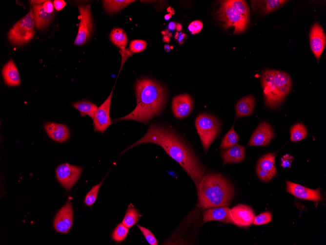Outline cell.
Masks as SVG:
<instances>
[{"label":"cell","instance_id":"cell-29","mask_svg":"<svg viewBox=\"0 0 326 245\" xmlns=\"http://www.w3.org/2000/svg\"><path fill=\"white\" fill-rule=\"evenodd\" d=\"M239 139V135L234 131L233 126L223 138L220 145V148L226 149L231 148L237 144Z\"/></svg>","mask_w":326,"mask_h":245},{"label":"cell","instance_id":"cell-40","mask_svg":"<svg viewBox=\"0 0 326 245\" xmlns=\"http://www.w3.org/2000/svg\"><path fill=\"white\" fill-rule=\"evenodd\" d=\"M55 9L58 11L62 9L66 5V2L63 0H55L53 2Z\"/></svg>","mask_w":326,"mask_h":245},{"label":"cell","instance_id":"cell-24","mask_svg":"<svg viewBox=\"0 0 326 245\" xmlns=\"http://www.w3.org/2000/svg\"><path fill=\"white\" fill-rule=\"evenodd\" d=\"M110 39L116 46L121 48L122 59L125 56L131 55V52L125 49L128 39L125 32L122 29L118 27L114 28L111 31Z\"/></svg>","mask_w":326,"mask_h":245},{"label":"cell","instance_id":"cell-41","mask_svg":"<svg viewBox=\"0 0 326 245\" xmlns=\"http://www.w3.org/2000/svg\"><path fill=\"white\" fill-rule=\"evenodd\" d=\"M177 23L174 22H171L168 24V29L171 30H173L176 29Z\"/></svg>","mask_w":326,"mask_h":245},{"label":"cell","instance_id":"cell-33","mask_svg":"<svg viewBox=\"0 0 326 245\" xmlns=\"http://www.w3.org/2000/svg\"><path fill=\"white\" fill-rule=\"evenodd\" d=\"M272 219L271 213L270 212H265L255 216L253 223L257 225L265 224L270 222Z\"/></svg>","mask_w":326,"mask_h":245},{"label":"cell","instance_id":"cell-11","mask_svg":"<svg viewBox=\"0 0 326 245\" xmlns=\"http://www.w3.org/2000/svg\"><path fill=\"white\" fill-rule=\"evenodd\" d=\"M73 222V210L69 200L67 201L56 214L53 226L60 233L65 234L69 231Z\"/></svg>","mask_w":326,"mask_h":245},{"label":"cell","instance_id":"cell-34","mask_svg":"<svg viewBox=\"0 0 326 245\" xmlns=\"http://www.w3.org/2000/svg\"><path fill=\"white\" fill-rule=\"evenodd\" d=\"M147 46L146 41L142 40L132 41L129 44V49L133 53H138L144 50Z\"/></svg>","mask_w":326,"mask_h":245},{"label":"cell","instance_id":"cell-21","mask_svg":"<svg viewBox=\"0 0 326 245\" xmlns=\"http://www.w3.org/2000/svg\"><path fill=\"white\" fill-rule=\"evenodd\" d=\"M2 74L5 83L9 86H19L20 78L18 68L12 59L3 66Z\"/></svg>","mask_w":326,"mask_h":245},{"label":"cell","instance_id":"cell-2","mask_svg":"<svg viewBox=\"0 0 326 245\" xmlns=\"http://www.w3.org/2000/svg\"><path fill=\"white\" fill-rule=\"evenodd\" d=\"M137 105L128 114L115 121L132 120L146 124L159 115L165 107L167 94L165 88L158 82L149 78L138 80L135 86Z\"/></svg>","mask_w":326,"mask_h":245},{"label":"cell","instance_id":"cell-30","mask_svg":"<svg viewBox=\"0 0 326 245\" xmlns=\"http://www.w3.org/2000/svg\"><path fill=\"white\" fill-rule=\"evenodd\" d=\"M307 135L306 127L302 123L293 125L290 129V140L299 141L305 138Z\"/></svg>","mask_w":326,"mask_h":245},{"label":"cell","instance_id":"cell-31","mask_svg":"<svg viewBox=\"0 0 326 245\" xmlns=\"http://www.w3.org/2000/svg\"><path fill=\"white\" fill-rule=\"evenodd\" d=\"M129 228L125 226L122 223L118 224L112 234V238L116 242L123 241L127 236Z\"/></svg>","mask_w":326,"mask_h":245},{"label":"cell","instance_id":"cell-38","mask_svg":"<svg viewBox=\"0 0 326 245\" xmlns=\"http://www.w3.org/2000/svg\"><path fill=\"white\" fill-rule=\"evenodd\" d=\"M43 8L45 12L47 13H52L54 11V5L50 1H46L42 4Z\"/></svg>","mask_w":326,"mask_h":245},{"label":"cell","instance_id":"cell-23","mask_svg":"<svg viewBox=\"0 0 326 245\" xmlns=\"http://www.w3.org/2000/svg\"><path fill=\"white\" fill-rule=\"evenodd\" d=\"M33 11L35 24L38 29L45 28L49 25L54 15V12L52 13H47L45 12L42 4H34Z\"/></svg>","mask_w":326,"mask_h":245},{"label":"cell","instance_id":"cell-18","mask_svg":"<svg viewBox=\"0 0 326 245\" xmlns=\"http://www.w3.org/2000/svg\"><path fill=\"white\" fill-rule=\"evenodd\" d=\"M44 127L47 135L56 142H63L70 138V131L65 125L47 122L44 124Z\"/></svg>","mask_w":326,"mask_h":245},{"label":"cell","instance_id":"cell-15","mask_svg":"<svg viewBox=\"0 0 326 245\" xmlns=\"http://www.w3.org/2000/svg\"><path fill=\"white\" fill-rule=\"evenodd\" d=\"M274 136V131L271 126L266 122L260 123L252 134L247 145L267 146Z\"/></svg>","mask_w":326,"mask_h":245},{"label":"cell","instance_id":"cell-39","mask_svg":"<svg viewBox=\"0 0 326 245\" xmlns=\"http://www.w3.org/2000/svg\"><path fill=\"white\" fill-rule=\"evenodd\" d=\"M175 39L178 40L180 45H181L185 41L186 39V35L183 32L179 33L177 32L175 34Z\"/></svg>","mask_w":326,"mask_h":245},{"label":"cell","instance_id":"cell-14","mask_svg":"<svg viewBox=\"0 0 326 245\" xmlns=\"http://www.w3.org/2000/svg\"><path fill=\"white\" fill-rule=\"evenodd\" d=\"M286 185L287 192L299 199L315 202L320 201L323 200L319 188L309 189L288 180H286Z\"/></svg>","mask_w":326,"mask_h":245},{"label":"cell","instance_id":"cell-32","mask_svg":"<svg viewBox=\"0 0 326 245\" xmlns=\"http://www.w3.org/2000/svg\"><path fill=\"white\" fill-rule=\"evenodd\" d=\"M104 179L93 186L85 196L84 203L87 206L92 205L96 201L99 191Z\"/></svg>","mask_w":326,"mask_h":245},{"label":"cell","instance_id":"cell-26","mask_svg":"<svg viewBox=\"0 0 326 245\" xmlns=\"http://www.w3.org/2000/svg\"><path fill=\"white\" fill-rule=\"evenodd\" d=\"M72 106L79 111L82 116L88 115L93 119L98 109L94 103L87 100L81 101L72 103Z\"/></svg>","mask_w":326,"mask_h":245},{"label":"cell","instance_id":"cell-43","mask_svg":"<svg viewBox=\"0 0 326 245\" xmlns=\"http://www.w3.org/2000/svg\"><path fill=\"white\" fill-rule=\"evenodd\" d=\"M182 28H183V26H182V25L181 24H180V23H177V24H176V29L177 31H181V30L182 29Z\"/></svg>","mask_w":326,"mask_h":245},{"label":"cell","instance_id":"cell-1","mask_svg":"<svg viewBox=\"0 0 326 245\" xmlns=\"http://www.w3.org/2000/svg\"><path fill=\"white\" fill-rule=\"evenodd\" d=\"M146 143L161 146L168 155L179 163L193 180L198 192L199 183L205 174V167L180 135L170 127L152 123L143 136L122 153L132 147Z\"/></svg>","mask_w":326,"mask_h":245},{"label":"cell","instance_id":"cell-10","mask_svg":"<svg viewBox=\"0 0 326 245\" xmlns=\"http://www.w3.org/2000/svg\"><path fill=\"white\" fill-rule=\"evenodd\" d=\"M276 154V152L267 153L258 160L256 173L262 181H270L276 175L277 171L275 165Z\"/></svg>","mask_w":326,"mask_h":245},{"label":"cell","instance_id":"cell-19","mask_svg":"<svg viewBox=\"0 0 326 245\" xmlns=\"http://www.w3.org/2000/svg\"><path fill=\"white\" fill-rule=\"evenodd\" d=\"M229 212L230 208L226 206L210 208L204 213L203 220L205 223L214 221L233 224Z\"/></svg>","mask_w":326,"mask_h":245},{"label":"cell","instance_id":"cell-27","mask_svg":"<svg viewBox=\"0 0 326 245\" xmlns=\"http://www.w3.org/2000/svg\"><path fill=\"white\" fill-rule=\"evenodd\" d=\"M105 11L109 14H113L125 8L135 1L130 0H102Z\"/></svg>","mask_w":326,"mask_h":245},{"label":"cell","instance_id":"cell-37","mask_svg":"<svg viewBox=\"0 0 326 245\" xmlns=\"http://www.w3.org/2000/svg\"><path fill=\"white\" fill-rule=\"evenodd\" d=\"M293 159H294L293 156L289 154H286L282 156V157L281 158V166L284 168L290 167Z\"/></svg>","mask_w":326,"mask_h":245},{"label":"cell","instance_id":"cell-16","mask_svg":"<svg viewBox=\"0 0 326 245\" xmlns=\"http://www.w3.org/2000/svg\"><path fill=\"white\" fill-rule=\"evenodd\" d=\"M309 41L311 49L319 61L326 46V37L323 28L318 23H315L311 27Z\"/></svg>","mask_w":326,"mask_h":245},{"label":"cell","instance_id":"cell-45","mask_svg":"<svg viewBox=\"0 0 326 245\" xmlns=\"http://www.w3.org/2000/svg\"><path fill=\"white\" fill-rule=\"evenodd\" d=\"M164 47L167 52H169L170 51V47L168 45H165Z\"/></svg>","mask_w":326,"mask_h":245},{"label":"cell","instance_id":"cell-22","mask_svg":"<svg viewBox=\"0 0 326 245\" xmlns=\"http://www.w3.org/2000/svg\"><path fill=\"white\" fill-rule=\"evenodd\" d=\"M287 1L284 0H251V3L254 10L261 14L266 15L278 9Z\"/></svg>","mask_w":326,"mask_h":245},{"label":"cell","instance_id":"cell-25","mask_svg":"<svg viewBox=\"0 0 326 245\" xmlns=\"http://www.w3.org/2000/svg\"><path fill=\"white\" fill-rule=\"evenodd\" d=\"M255 100L253 96L250 95L241 99L235 107L237 118L250 115L253 112Z\"/></svg>","mask_w":326,"mask_h":245},{"label":"cell","instance_id":"cell-12","mask_svg":"<svg viewBox=\"0 0 326 245\" xmlns=\"http://www.w3.org/2000/svg\"><path fill=\"white\" fill-rule=\"evenodd\" d=\"M114 88L105 101L97 109L93 119L94 131L103 133L113 122L110 117L111 97Z\"/></svg>","mask_w":326,"mask_h":245},{"label":"cell","instance_id":"cell-6","mask_svg":"<svg viewBox=\"0 0 326 245\" xmlns=\"http://www.w3.org/2000/svg\"><path fill=\"white\" fill-rule=\"evenodd\" d=\"M195 124L204 150L206 153L220 133L221 123L214 115L202 113L197 116Z\"/></svg>","mask_w":326,"mask_h":245},{"label":"cell","instance_id":"cell-13","mask_svg":"<svg viewBox=\"0 0 326 245\" xmlns=\"http://www.w3.org/2000/svg\"><path fill=\"white\" fill-rule=\"evenodd\" d=\"M229 213L233 224L243 227L251 225L255 216L250 206L242 204L230 209Z\"/></svg>","mask_w":326,"mask_h":245},{"label":"cell","instance_id":"cell-3","mask_svg":"<svg viewBox=\"0 0 326 245\" xmlns=\"http://www.w3.org/2000/svg\"><path fill=\"white\" fill-rule=\"evenodd\" d=\"M235 191L229 181L220 174H204L199 185L198 206L203 209L229 205Z\"/></svg>","mask_w":326,"mask_h":245},{"label":"cell","instance_id":"cell-9","mask_svg":"<svg viewBox=\"0 0 326 245\" xmlns=\"http://www.w3.org/2000/svg\"><path fill=\"white\" fill-rule=\"evenodd\" d=\"M82 171L81 167L64 163L57 167L56 176L61 185L69 190L79 179Z\"/></svg>","mask_w":326,"mask_h":245},{"label":"cell","instance_id":"cell-17","mask_svg":"<svg viewBox=\"0 0 326 245\" xmlns=\"http://www.w3.org/2000/svg\"><path fill=\"white\" fill-rule=\"evenodd\" d=\"M194 105L193 100L188 94H183L173 97L172 111L177 118H183L191 112Z\"/></svg>","mask_w":326,"mask_h":245},{"label":"cell","instance_id":"cell-8","mask_svg":"<svg viewBox=\"0 0 326 245\" xmlns=\"http://www.w3.org/2000/svg\"><path fill=\"white\" fill-rule=\"evenodd\" d=\"M78 9L80 13L81 21L74 44L82 45L91 37L93 24L90 6L88 4L80 5Z\"/></svg>","mask_w":326,"mask_h":245},{"label":"cell","instance_id":"cell-5","mask_svg":"<svg viewBox=\"0 0 326 245\" xmlns=\"http://www.w3.org/2000/svg\"><path fill=\"white\" fill-rule=\"evenodd\" d=\"M216 14L224 28H234V34L243 33L249 23V9L244 0L222 1Z\"/></svg>","mask_w":326,"mask_h":245},{"label":"cell","instance_id":"cell-7","mask_svg":"<svg viewBox=\"0 0 326 245\" xmlns=\"http://www.w3.org/2000/svg\"><path fill=\"white\" fill-rule=\"evenodd\" d=\"M35 25L33 12L30 10L9 30L8 33L9 42L14 45L25 44L32 39L35 34Z\"/></svg>","mask_w":326,"mask_h":245},{"label":"cell","instance_id":"cell-42","mask_svg":"<svg viewBox=\"0 0 326 245\" xmlns=\"http://www.w3.org/2000/svg\"><path fill=\"white\" fill-rule=\"evenodd\" d=\"M171 36V34L170 33H168V35L164 36L163 39V42L168 43L169 42L170 38Z\"/></svg>","mask_w":326,"mask_h":245},{"label":"cell","instance_id":"cell-44","mask_svg":"<svg viewBox=\"0 0 326 245\" xmlns=\"http://www.w3.org/2000/svg\"><path fill=\"white\" fill-rule=\"evenodd\" d=\"M171 16H172V14L171 13L167 14L164 16V19L166 20H168L170 19Z\"/></svg>","mask_w":326,"mask_h":245},{"label":"cell","instance_id":"cell-28","mask_svg":"<svg viewBox=\"0 0 326 245\" xmlns=\"http://www.w3.org/2000/svg\"><path fill=\"white\" fill-rule=\"evenodd\" d=\"M140 217L137 209L130 204L126 211L122 223L127 227L130 228L137 223Z\"/></svg>","mask_w":326,"mask_h":245},{"label":"cell","instance_id":"cell-36","mask_svg":"<svg viewBox=\"0 0 326 245\" xmlns=\"http://www.w3.org/2000/svg\"><path fill=\"white\" fill-rule=\"evenodd\" d=\"M203 27V24L200 21L196 20L191 22L188 25V28L193 34L198 33Z\"/></svg>","mask_w":326,"mask_h":245},{"label":"cell","instance_id":"cell-20","mask_svg":"<svg viewBox=\"0 0 326 245\" xmlns=\"http://www.w3.org/2000/svg\"><path fill=\"white\" fill-rule=\"evenodd\" d=\"M221 153L224 164L239 163L244 159L245 149L237 144L226 150H222Z\"/></svg>","mask_w":326,"mask_h":245},{"label":"cell","instance_id":"cell-35","mask_svg":"<svg viewBox=\"0 0 326 245\" xmlns=\"http://www.w3.org/2000/svg\"><path fill=\"white\" fill-rule=\"evenodd\" d=\"M137 226L141 231L147 242L151 245H157L158 241L155 236L147 228L137 225Z\"/></svg>","mask_w":326,"mask_h":245},{"label":"cell","instance_id":"cell-4","mask_svg":"<svg viewBox=\"0 0 326 245\" xmlns=\"http://www.w3.org/2000/svg\"><path fill=\"white\" fill-rule=\"evenodd\" d=\"M261 79L266 106L271 109L278 108L291 90L290 76L282 71L266 69Z\"/></svg>","mask_w":326,"mask_h":245}]
</instances>
